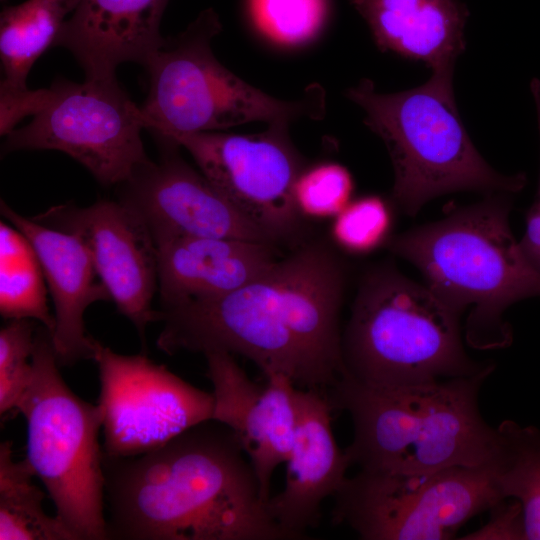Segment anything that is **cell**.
Here are the masks:
<instances>
[{
    "label": "cell",
    "instance_id": "32",
    "mask_svg": "<svg viewBox=\"0 0 540 540\" xmlns=\"http://www.w3.org/2000/svg\"><path fill=\"white\" fill-rule=\"evenodd\" d=\"M526 254V253H525ZM532 265L540 273V249L526 254Z\"/></svg>",
    "mask_w": 540,
    "mask_h": 540
},
{
    "label": "cell",
    "instance_id": "31",
    "mask_svg": "<svg viewBox=\"0 0 540 540\" xmlns=\"http://www.w3.org/2000/svg\"><path fill=\"white\" fill-rule=\"evenodd\" d=\"M531 93L537 112V123L540 139V81L534 78L530 84ZM526 224L540 228V178L537 199L526 214Z\"/></svg>",
    "mask_w": 540,
    "mask_h": 540
},
{
    "label": "cell",
    "instance_id": "24",
    "mask_svg": "<svg viewBox=\"0 0 540 540\" xmlns=\"http://www.w3.org/2000/svg\"><path fill=\"white\" fill-rule=\"evenodd\" d=\"M45 276L26 236L12 224H0V313L10 320H36L52 335L55 318L47 305Z\"/></svg>",
    "mask_w": 540,
    "mask_h": 540
},
{
    "label": "cell",
    "instance_id": "4",
    "mask_svg": "<svg viewBox=\"0 0 540 540\" xmlns=\"http://www.w3.org/2000/svg\"><path fill=\"white\" fill-rule=\"evenodd\" d=\"M511 207L509 193H490L386 244L420 270L443 302L460 314L470 308L465 339L476 349L508 346L512 330L503 313L519 300L540 296V273L510 228Z\"/></svg>",
    "mask_w": 540,
    "mask_h": 540
},
{
    "label": "cell",
    "instance_id": "16",
    "mask_svg": "<svg viewBox=\"0 0 540 540\" xmlns=\"http://www.w3.org/2000/svg\"><path fill=\"white\" fill-rule=\"evenodd\" d=\"M296 426L283 489L267 501V512L288 539L315 527L324 499L334 496L350 466L332 428L333 407L326 392L295 388Z\"/></svg>",
    "mask_w": 540,
    "mask_h": 540
},
{
    "label": "cell",
    "instance_id": "13",
    "mask_svg": "<svg viewBox=\"0 0 540 540\" xmlns=\"http://www.w3.org/2000/svg\"><path fill=\"white\" fill-rule=\"evenodd\" d=\"M34 219L84 242L111 301L144 341L147 326L159 317L152 308L158 264L153 236L140 215L122 201L98 200L87 207L56 206Z\"/></svg>",
    "mask_w": 540,
    "mask_h": 540
},
{
    "label": "cell",
    "instance_id": "28",
    "mask_svg": "<svg viewBox=\"0 0 540 540\" xmlns=\"http://www.w3.org/2000/svg\"><path fill=\"white\" fill-rule=\"evenodd\" d=\"M352 191V177L345 167L322 163L302 171L294 197L301 215L321 218L339 214L350 203Z\"/></svg>",
    "mask_w": 540,
    "mask_h": 540
},
{
    "label": "cell",
    "instance_id": "17",
    "mask_svg": "<svg viewBox=\"0 0 540 540\" xmlns=\"http://www.w3.org/2000/svg\"><path fill=\"white\" fill-rule=\"evenodd\" d=\"M2 216L32 244L54 304L51 335L59 365L92 359L95 339L85 329L84 313L93 303L111 300L90 253L75 234L26 218L1 200Z\"/></svg>",
    "mask_w": 540,
    "mask_h": 540
},
{
    "label": "cell",
    "instance_id": "29",
    "mask_svg": "<svg viewBox=\"0 0 540 540\" xmlns=\"http://www.w3.org/2000/svg\"><path fill=\"white\" fill-rule=\"evenodd\" d=\"M52 95L48 89L31 90L18 88L1 81L0 85V134L7 136L26 116H35L49 102Z\"/></svg>",
    "mask_w": 540,
    "mask_h": 540
},
{
    "label": "cell",
    "instance_id": "25",
    "mask_svg": "<svg viewBox=\"0 0 540 540\" xmlns=\"http://www.w3.org/2000/svg\"><path fill=\"white\" fill-rule=\"evenodd\" d=\"M254 27L265 38L282 46H299L322 29L327 0H248Z\"/></svg>",
    "mask_w": 540,
    "mask_h": 540
},
{
    "label": "cell",
    "instance_id": "2",
    "mask_svg": "<svg viewBox=\"0 0 540 540\" xmlns=\"http://www.w3.org/2000/svg\"><path fill=\"white\" fill-rule=\"evenodd\" d=\"M107 539H288L233 432L209 420L133 457L103 455Z\"/></svg>",
    "mask_w": 540,
    "mask_h": 540
},
{
    "label": "cell",
    "instance_id": "21",
    "mask_svg": "<svg viewBox=\"0 0 540 540\" xmlns=\"http://www.w3.org/2000/svg\"><path fill=\"white\" fill-rule=\"evenodd\" d=\"M79 0H27L5 6L0 15L2 82L27 87L36 60L51 46Z\"/></svg>",
    "mask_w": 540,
    "mask_h": 540
},
{
    "label": "cell",
    "instance_id": "12",
    "mask_svg": "<svg viewBox=\"0 0 540 540\" xmlns=\"http://www.w3.org/2000/svg\"><path fill=\"white\" fill-rule=\"evenodd\" d=\"M184 147L201 173L277 244L301 232L294 187L303 159L288 136V126L236 135L195 132L170 141Z\"/></svg>",
    "mask_w": 540,
    "mask_h": 540
},
{
    "label": "cell",
    "instance_id": "8",
    "mask_svg": "<svg viewBox=\"0 0 540 540\" xmlns=\"http://www.w3.org/2000/svg\"><path fill=\"white\" fill-rule=\"evenodd\" d=\"M33 375L17 413L26 421V460L77 540H106L102 411L65 383L51 333L36 329Z\"/></svg>",
    "mask_w": 540,
    "mask_h": 540
},
{
    "label": "cell",
    "instance_id": "6",
    "mask_svg": "<svg viewBox=\"0 0 540 540\" xmlns=\"http://www.w3.org/2000/svg\"><path fill=\"white\" fill-rule=\"evenodd\" d=\"M346 95L384 141L395 175L392 198L408 215L453 191L511 194L525 186L524 174H500L479 154L460 119L452 79L431 75L423 85L391 94L362 79Z\"/></svg>",
    "mask_w": 540,
    "mask_h": 540
},
{
    "label": "cell",
    "instance_id": "22",
    "mask_svg": "<svg viewBox=\"0 0 540 540\" xmlns=\"http://www.w3.org/2000/svg\"><path fill=\"white\" fill-rule=\"evenodd\" d=\"M495 430L490 464L497 485L504 498L520 502L526 540H540V429L505 420Z\"/></svg>",
    "mask_w": 540,
    "mask_h": 540
},
{
    "label": "cell",
    "instance_id": "1",
    "mask_svg": "<svg viewBox=\"0 0 540 540\" xmlns=\"http://www.w3.org/2000/svg\"><path fill=\"white\" fill-rule=\"evenodd\" d=\"M340 257L324 241L300 245L259 277L222 296L161 309L156 340L166 354H239L265 376L327 392L345 373L339 315Z\"/></svg>",
    "mask_w": 540,
    "mask_h": 540
},
{
    "label": "cell",
    "instance_id": "26",
    "mask_svg": "<svg viewBox=\"0 0 540 540\" xmlns=\"http://www.w3.org/2000/svg\"><path fill=\"white\" fill-rule=\"evenodd\" d=\"M36 329L29 319H14L0 330V415L17 411L33 375Z\"/></svg>",
    "mask_w": 540,
    "mask_h": 540
},
{
    "label": "cell",
    "instance_id": "10",
    "mask_svg": "<svg viewBox=\"0 0 540 540\" xmlns=\"http://www.w3.org/2000/svg\"><path fill=\"white\" fill-rule=\"evenodd\" d=\"M32 121L5 137L3 151L57 150L105 185H121L150 159L141 139L138 107L116 78L75 83L58 78Z\"/></svg>",
    "mask_w": 540,
    "mask_h": 540
},
{
    "label": "cell",
    "instance_id": "23",
    "mask_svg": "<svg viewBox=\"0 0 540 540\" xmlns=\"http://www.w3.org/2000/svg\"><path fill=\"white\" fill-rule=\"evenodd\" d=\"M34 476L26 458L14 459L11 442H1L0 540H77L56 514L45 512Z\"/></svg>",
    "mask_w": 540,
    "mask_h": 540
},
{
    "label": "cell",
    "instance_id": "27",
    "mask_svg": "<svg viewBox=\"0 0 540 540\" xmlns=\"http://www.w3.org/2000/svg\"><path fill=\"white\" fill-rule=\"evenodd\" d=\"M392 215L378 196H365L350 202L332 226V236L343 249L362 254L375 249L388 237Z\"/></svg>",
    "mask_w": 540,
    "mask_h": 540
},
{
    "label": "cell",
    "instance_id": "19",
    "mask_svg": "<svg viewBox=\"0 0 540 540\" xmlns=\"http://www.w3.org/2000/svg\"><path fill=\"white\" fill-rule=\"evenodd\" d=\"M155 245L162 309L232 292L276 261L275 245L241 239L175 235Z\"/></svg>",
    "mask_w": 540,
    "mask_h": 540
},
{
    "label": "cell",
    "instance_id": "20",
    "mask_svg": "<svg viewBox=\"0 0 540 540\" xmlns=\"http://www.w3.org/2000/svg\"><path fill=\"white\" fill-rule=\"evenodd\" d=\"M377 45L424 62L432 76L453 78L464 51L468 11L459 0H350Z\"/></svg>",
    "mask_w": 540,
    "mask_h": 540
},
{
    "label": "cell",
    "instance_id": "7",
    "mask_svg": "<svg viewBox=\"0 0 540 540\" xmlns=\"http://www.w3.org/2000/svg\"><path fill=\"white\" fill-rule=\"evenodd\" d=\"M222 25L213 8L149 58V91L140 107L144 129L158 142L177 135L227 129L249 122L286 125L325 115V91L308 86L295 101L274 98L223 66L211 49Z\"/></svg>",
    "mask_w": 540,
    "mask_h": 540
},
{
    "label": "cell",
    "instance_id": "9",
    "mask_svg": "<svg viewBox=\"0 0 540 540\" xmlns=\"http://www.w3.org/2000/svg\"><path fill=\"white\" fill-rule=\"evenodd\" d=\"M332 520L365 540H447L505 499L490 461L432 472L360 470L333 496Z\"/></svg>",
    "mask_w": 540,
    "mask_h": 540
},
{
    "label": "cell",
    "instance_id": "18",
    "mask_svg": "<svg viewBox=\"0 0 540 540\" xmlns=\"http://www.w3.org/2000/svg\"><path fill=\"white\" fill-rule=\"evenodd\" d=\"M168 1L79 0L53 47L68 49L85 79H114L120 64L145 66L163 45L160 23Z\"/></svg>",
    "mask_w": 540,
    "mask_h": 540
},
{
    "label": "cell",
    "instance_id": "3",
    "mask_svg": "<svg viewBox=\"0 0 540 540\" xmlns=\"http://www.w3.org/2000/svg\"><path fill=\"white\" fill-rule=\"evenodd\" d=\"M492 364L471 375L378 388L343 375L326 393L351 416L354 436L344 450L360 470L422 473L488 463L496 430L483 419L479 391Z\"/></svg>",
    "mask_w": 540,
    "mask_h": 540
},
{
    "label": "cell",
    "instance_id": "15",
    "mask_svg": "<svg viewBox=\"0 0 540 540\" xmlns=\"http://www.w3.org/2000/svg\"><path fill=\"white\" fill-rule=\"evenodd\" d=\"M205 357L213 386L212 420L228 427L237 438L267 504L274 470L286 462L293 443L296 386L281 374L266 376V384L260 386L227 352H210Z\"/></svg>",
    "mask_w": 540,
    "mask_h": 540
},
{
    "label": "cell",
    "instance_id": "11",
    "mask_svg": "<svg viewBox=\"0 0 540 540\" xmlns=\"http://www.w3.org/2000/svg\"><path fill=\"white\" fill-rule=\"evenodd\" d=\"M103 452L133 457L212 420L214 398L143 354L123 355L95 341Z\"/></svg>",
    "mask_w": 540,
    "mask_h": 540
},
{
    "label": "cell",
    "instance_id": "14",
    "mask_svg": "<svg viewBox=\"0 0 540 540\" xmlns=\"http://www.w3.org/2000/svg\"><path fill=\"white\" fill-rule=\"evenodd\" d=\"M158 163L149 160L120 186V201L134 209L154 242L175 235L219 237L276 245L255 222L178 154L159 143Z\"/></svg>",
    "mask_w": 540,
    "mask_h": 540
},
{
    "label": "cell",
    "instance_id": "30",
    "mask_svg": "<svg viewBox=\"0 0 540 540\" xmlns=\"http://www.w3.org/2000/svg\"><path fill=\"white\" fill-rule=\"evenodd\" d=\"M489 521L462 539L469 540H526L523 510L516 499L499 501L489 509Z\"/></svg>",
    "mask_w": 540,
    "mask_h": 540
},
{
    "label": "cell",
    "instance_id": "5",
    "mask_svg": "<svg viewBox=\"0 0 540 540\" xmlns=\"http://www.w3.org/2000/svg\"><path fill=\"white\" fill-rule=\"evenodd\" d=\"M460 316L392 264L373 266L361 279L342 334L344 375L390 388L483 371L493 363L467 355Z\"/></svg>",
    "mask_w": 540,
    "mask_h": 540
}]
</instances>
